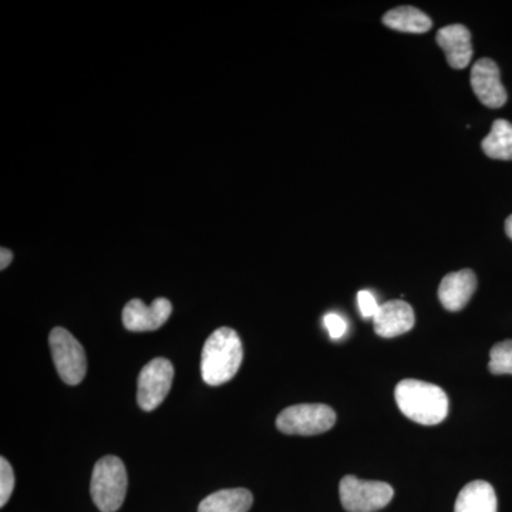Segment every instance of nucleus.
I'll use <instances>...</instances> for the list:
<instances>
[{"mask_svg":"<svg viewBox=\"0 0 512 512\" xmlns=\"http://www.w3.org/2000/svg\"><path fill=\"white\" fill-rule=\"evenodd\" d=\"M477 289V276L471 269H461L444 276L439 286L441 305L450 312L466 308Z\"/></svg>","mask_w":512,"mask_h":512,"instance_id":"obj_11","label":"nucleus"},{"mask_svg":"<svg viewBox=\"0 0 512 512\" xmlns=\"http://www.w3.org/2000/svg\"><path fill=\"white\" fill-rule=\"evenodd\" d=\"M471 87L478 100L490 109H500L507 103V92L501 83L500 69L494 60L485 57L474 63Z\"/></svg>","mask_w":512,"mask_h":512,"instance_id":"obj_8","label":"nucleus"},{"mask_svg":"<svg viewBox=\"0 0 512 512\" xmlns=\"http://www.w3.org/2000/svg\"><path fill=\"white\" fill-rule=\"evenodd\" d=\"M416 318L409 303L389 301L380 305L379 312L373 318V328L382 338H396L413 329Z\"/></svg>","mask_w":512,"mask_h":512,"instance_id":"obj_10","label":"nucleus"},{"mask_svg":"<svg viewBox=\"0 0 512 512\" xmlns=\"http://www.w3.org/2000/svg\"><path fill=\"white\" fill-rule=\"evenodd\" d=\"M173 312L168 299L158 298L147 306L140 299H131L123 309V323L131 332H150L160 329Z\"/></svg>","mask_w":512,"mask_h":512,"instance_id":"obj_9","label":"nucleus"},{"mask_svg":"<svg viewBox=\"0 0 512 512\" xmlns=\"http://www.w3.org/2000/svg\"><path fill=\"white\" fill-rule=\"evenodd\" d=\"M382 22L387 28L404 33H426L433 26L429 16L413 6H400L389 10L383 16Z\"/></svg>","mask_w":512,"mask_h":512,"instance_id":"obj_15","label":"nucleus"},{"mask_svg":"<svg viewBox=\"0 0 512 512\" xmlns=\"http://www.w3.org/2000/svg\"><path fill=\"white\" fill-rule=\"evenodd\" d=\"M49 345L60 379L69 386L82 383L87 373V357L82 343L69 330L55 328L50 332Z\"/></svg>","mask_w":512,"mask_h":512,"instance_id":"obj_5","label":"nucleus"},{"mask_svg":"<svg viewBox=\"0 0 512 512\" xmlns=\"http://www.w3.org/2000/svg\"><path fill=\"white\" fill-rule=\"evenodd\" d=\"M15 490V473L5 457L0 458V507H5Z\"/></svg>","mask_w":512,"mask_h":512,"instance_id":"obj_18","label":"nucleus"},{"mask_svg":"<svg viewBox=\"0 0 512 512\" xmlns=\"http://www.w3.org/2000/svg\"><path fill=\"white\" fill-rule=\"evenodd\" d=\"M12 259V251H9V249L6 248L0 249V269H2V271H5V269L8 268Z\"/></svg>","mask_w":512,"mask_h":512,"instance_id":"obj_21","label":"nucleus"},{"mask_svg":"<svg viewBox=\"0 0 512 512\" xmlns=\"http://www.w3.org/2000/svg\"><path fill=\"white\" fill-rule=\"evenodd\" d=\"M323 323H325V328L328 329L330 339L332 340L343 338L346 332H348V323L338 313H328L323 318Z\"/></svg>","mask_w":512,"mask_h":512,"instance_id":"obj_19","label":"nucleus"},{"mask_svg":"<svg viewBox=\"0 0 512 512\" xmlns=\"http://www.w3.org/2000/svg\"><path fill=\"white\" fill-rule=\"evenodd\" d=\"M488 369L493 375H512V340L494 345L490 352Z\"/></svg>","mask_w":512,"mask_h":512,"instance_id":"obj_17","label":"nucleus"},{"mask_svg":"<svg viewBox=\"0 0 512 512\" xmlns=\"http://www.w3.org/2000/svg\"><path fill=\"white\" fill-rule=\"evenodd\" d=\"M437 45L446 53L447 62L453 69H466L473 57L470 30L463 25H451L437 32Z\"/></svg>","mask_w":512,"mask_h":512,"instance_id":"obj_12","label":"nucleus"},{"mask_svg":"<svg viewBox=\"0 0 512 512\" xmlns=\"http://www.w3.org/2000/svg\"><path fill=\"white\" fill-rule=\"evenodd\" d=\"M254 495L245 488H229L208 495L201 501L198 512H248Z\"/></svg>","mask_w":512,"mask_h":512,"instance_id":"obj_14","label":"nucleus"},{"mask_svg":"<svg viewBox=\"0 0 512 512\" xmlns=\"http://www.w3.org/2000/svg\"><path fill=\"white\" fill-rule=\"evenodd\" d=\"M244 359V348L238 333L220 328L205 342L201 355V375L210 386H221L237 375Z\"/></svg>","mask_w":512,"mask_h":512,"instance_id":"obj_1","label":"nucleus"},{"mask_svg":"<svg viewBox=\"0 0 512 512\" xmlns=\"http://www.w3.org/2000/svg\"><path fill=\"white\" fill-rule=\"evenodd\" d=\"M174 379V366L170 360L157 357L141 370L138 376V406L144 412H153L170 393Z\"/></svg>","mask_w":512,"mask_h":512,"instance_id":"obj_7","label":"nucleus"},{"mask_svg":"<svg viewBox=\"0 0 512 512\" xmlns=\"http://www.w3.org/2000/svg\"><path fill=\"white\" fill-rule=\"evenodd\" d=\"M485 156L494 160H512V124L510 121L498 119L494 121L490 134L484 138Z\"/></svg>","mask_w":512,"mask_h":512,"instance_id":"obj_16","label":"nucleus"},{"mask_svg":"<svg viewBox=\"0 0 512 512\" xmlns=\"http://www.w3.org/2000/svg\"><path fill=\"white\" fill-rule=\"evenodd\" d=\"M397 406L407 419L423 424L436 426L446 420L448 414V397L436 384L407 379L397 384Z\"/></svg>","mask_w":512,"mask_h":512,"instance_id":"obj_2","label":"nucleus"},{"mask_svg":"<svg viewBox=\"0 0 512 512\" xmlns=\"http://www.w3.org/2000/svg\"><path fill=\"white\" fill-rule=\"evenodd\" d=\"M357 305H359V311L365 319L373 320L380 309V305L377 303L375 295L369 291H360L357 293Z\"/></svg>","mask_w":512,"mask_h":512,"instance_id":"obj_20","label":"nucleus"},{"mask_svg":"<svg viewBox=\"0 0 512 512\" xmlns=\"http://www.w3.org/2000/svg\"><path fill=\"white\" fill-rule=\"evenodd\" d=\"M498 501L493 485L473 481L458 494L454 512H497Z\"/></svg>","mask_w":512,"mask_h":512,"instance_id":"obj_13","label":"nucleus"},{"mask_svg":"<svg viewBox=\"0 0 512 512\" xmlns=\"http://www.w3.org/2000/svg\"><path fill=\"white\" fill-rule=\"evenodd\" d=\"M127 471L119 457L107 456L93 468L90 494L101 512L120 510L127 494Z\"/></svg>","mask_w":512,"mask_h":512,"instance_id":"obj_3","label":"nucleus"},{"mask_svg":"<svg viewBox=\"0 0 512 512\" xmlns=\"http://www.w3.org/2000/svg\"><path fill=\"white\" fill-rule=\"evenodd\" d=\"M339 494L343 508L348 512H376L393 500L394 490L383 481L346 476L340 481Z\"/></svg>","mask_w":512,"mask_h":512,"instance_id":"obj_6","label":"nucleus"},{"mask_svg":"<svg viewBox=\"0 0 512 512\" xmlns=\"http://www.w3.org/2000/svg\"><path fill=\"white\" fill-rule=\"evenodd\" d=\"M505 232H507L508 238L512 239V215L505 221Z\"/></svg>","mask_w":512,"mask_h":512,"instance_id":"obj_22","label":"nucleus"},{"mask_svg":"<svg viewBox=\"0 0 512 512\" xmlns=\"http://www.w3.org/2000/svg\"><path fill=\"white\" fill-rule=\"evenodd\" d=\"M336 413L326 404H295L279 414L276 427L289 436H316L335 426Z\"/></svg>","mask_w":512,"mask_h":512,"instance_id":"obj_4","label":"nucleus"}]
</instances>
